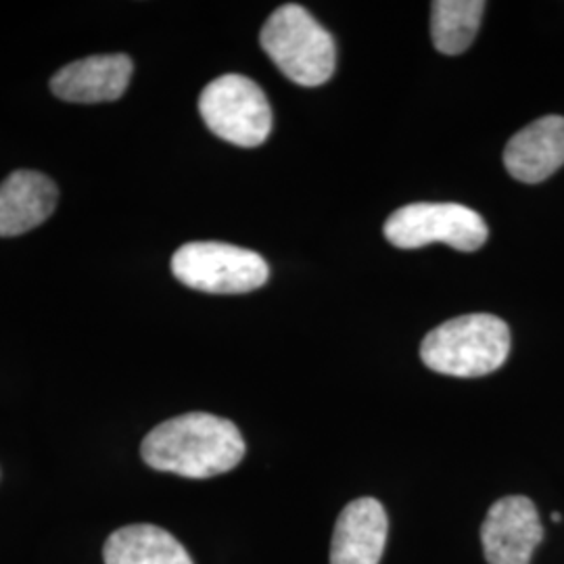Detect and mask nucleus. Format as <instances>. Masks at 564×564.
<instances>
[{
    "label": "nucleus",
    "mask_w": 564,
    "mask_h": 564,
    "mask_svg": "<svg viewBox=\"0 0 564 564\" xmlns=\"http://www.w3.org/2000/svg\"><path fill=\"white\" fill-rule=\"evenodd\" d=\"M142 460L186 479H209L237 468L245 440L237 424L207 412H188L158 424L141 445Z\"/></svg>",
    "instance_id": "nucleus-1"
},
{
    "label": "nucleus",
    "mask_w": 564,
    "mask_h": 564,
    "mask_svg": "<svg viewBox=\"0 0 564 564\" xmlns=\"http://www.w3.org/2000/svg\"><path fill=\"white\" fill-rule=\"evenodd\" d=\"M510 354V330L491 314H468L433 328L421 343V358L431 370L475 379L502 368Z\"/></svg>",
    "instance_id": "nucleus-2"
},
{
    "label": "nucleus",
    "mask_w": 564,
    "mask_h": 564,
    "mask_svg": "<svg viewBox=\"0 0 564 564\" xmlns=\"http://www.w3.org/2000/svg\"><path fill=\"white\" fill-rule=\"evenodd\" d=\"M260 42L272 63L300 86H321L335 72V41L302 4L279 7L263 23Z\"/></svg>",
    "instance_id": "nucleus-3"
},
{
    "label": "nucleus",
    "mask_w": 564,
    "mask_h": 564,
    "mask_svg": "<svg viewBox=\"0 0 564 564\" xmlns=\"http://www.w3.org/2000/svg\"><path fill=\"white\" fill-rule=\"evenodd\" d=\"M174 276L202 293L239 295L263 286L270 268L260 253L216 241L186 242L172 258Z\"/></svg>",
    "instance_id": "nucleus-4"
},
{
    "label": "nucleus",
    "mask_w": 564,
    "mask_h": 564,
    "mask_svg": "<svg viewBox=\"0 0 564 564\" xmlns=\"http://www.w3.org/2000/svg\"><path fill=\"white\" fill-rule=\"evenodd\" d=\"M199 113L205 126L237 147H260L272 132V109L262 88L239 74H226L203 88Z\"/></svg>",
    "instance_id": "nucleus-5"
},
{
    "label": "nucleus",
    "mask_w": 564,
    "mask_h": 564,
    "mask_svg": "<svg viewBox=\"0 0 564 564\" xmlns=\"http://www.w3.org/2000/svg\"><path fill=\"white\" fill-rule=\"evenodd\" d=\"M387 241L400 249L445 242L458 251H477L489 237L484 218L460 203H412L395 209L383 228Z\"/></svg>",
    "instance_id": "nucleus-6"
},
{
    "label": "nucleus",
    "mask_w": 564,
    "mask_h": 564,
    "mask_svg": "<svg viewBox=\"0 0 564 564\" xmlns=\"http://www.w3.org/2000/svg\"><path fill=\"white\" fill-rule=\"evenodd\" d=\"M544 540L540 512L524 496H508L489 508L481 527L485 561L489 564H531Z\"/></svg>",
    "instance_id": "nucleus-7"
},
{
    "label": "nucleus",
    "mask_w": 564,
    "mask_h": 564,
    "mask_svg": "<svg viewBox=\"0 0 564 564\" xmlns=\"http://www.w3.org/2000/svg\"><path fill=\"white\" fill-rule=\"evenodd\" d=\"M389 535V519L375 498L343 508L330 544V564H379Z\"/></svg>",
    "instance_id": "nucleus-8"
},
{
    "label": "nucleus",
    "mask_w": 564,
    "mask_h": 564,
    "mask_svg": "<svg viewBox=\"0 0 564 564\" xmlns=\"http://www.w3.org/2000/svg\"><path fill=\"white\" fill-rule=\"evenodd\" d=\"M132 69L128 55L86 57L59 69L51 80V90L67 102L118 101L130 84Z\"/></svg>",
    "instance_id": "nucleus-9"
},
{
    "label": "nucleus",
    "mask_w": 564,
    "mask_h": 564,
    "mask_svg": "<svg viewBox=\"0 0 564 564\" xmlns=\"http://www.w3.org/2000/svg\"><path fill=\"white\" fill-rule=\"evenodd\" d=\"M505 165L524 184L550 178L564 165V118L545 116L517 132L506 144Z\"/></svg>",
    "instance_id": "nucleus-10"
},
{
    "label": "nucleus",
    "mask_w": 564,
    "mask_h": 564,
    "mask_svg": "<svg viewBox=\"0 0 564 564\" xmlns=\"http://www.w3.org/2000/svg\"><path fill=\"white\" fill-rule=\"evenodd\" d=\"M57 184L41 172L21 170L0 184V237H18L44 220L57 207Z\"/></svg>",
    "instance_id": "nucleus-11"
},
{
    "label": "nucleus",
    "mask_w": 564,
    "mask_h": 564,
    "mask_svg": "<svg viewBox=\"0 0 564 564\" xmlns=\"http://www.w3.org/2000/svg\"><path fill=\"white\" fill-rule=\"evenodd\" d=\"M102 558L105 564H193L184 545L155 524H128L113 531Z\"/></svg>",
    "instance_id": "nucleus-12"
},
{
    "label": "nucleus",
    "mask_w": 564,
    "mask_h": 564,
    "mask_svg": "<svg viewBox=\"0 0 564 564\" xmlns=\"http://www.w3.org/2000/svg\"><path fill=\"white\" fill-rule=\"evenodd\" d=\"M485 13L484 0H437L431 7V36L444 55H463L473 44Z\"/></svg>",
    "instance_id": "nucleus-13"
},
{
    "label": "nucleus",
    "mask_w": 564,
    "mask_h": 564,
    "mask_svg": "<svg viewBox=\"0 0 564 564\" xmlns=\"http://www.w3.org/2000/svg\"><path fill=\"white\" fill-rule=\"evenodd\" d=\"M552 521H556V523H561V521H563V517H561V514H552Z\"/></svg>",
    "instance_id": "nucleus-14"
}]
</instances>
